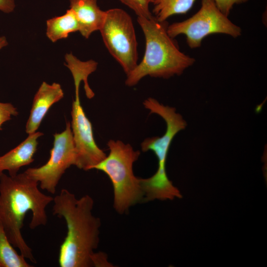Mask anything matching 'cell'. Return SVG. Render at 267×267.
Wrapping results in <instances>:
<instances>
[{"label":"cell","instance_id":"5","mask_svg":"<svg viewBox=\"0 0 267 267\" xmlns=\"http://www.w3.org/2000/svg\"><path fill=\"white\" fill-rule=\"evenodd\" d=\"M107 146L109 154L91 169L101 171L108 176L113 187L114 208L122 214L143 200L139 178L134 176L133 169L140 152L120 140H110Z\"/></svg>","mask_w":267,"mask_h":267},{"label":"cell","instance_id":"9","mask_svg":"<svg viewBox=\"0 0 267 267\" xmlns=\"http://www.w3.org/2000/svg\"><path fill=\"white\" fill-rule=\"evenodd\" d=\"M73 77L75 96L72 103L71 127L77 153L75 166L80 169L88 171L91 170L106 155L96 144L91 123L80 103L79 87L81 81H84V78L79 74Z\"/></svg>","mask_w":267,"mask_h":267},{"label":"cell","instance_id":"7","mask_svg":"<svg viewBox=\"0 0 267 267\" xmlns=\"http://www.w3.org/2000/svg\"><path fill=\"white\" fill-rule=\"evenodd\" d=\"M104 44L127 75L137 65V43L131 16L114 8L106 11L99 30Z\"/></svg>","mask_w":267,"mask_h":267},{"label":"cell","instance_id":"14","mask_svg":"<svg viewBox=\"0 0 267 267\" xmlns=\"http://www.w3.org/2000/svg\"><path fill=\"white\" fill-rule=\"evenodd\" d=\"M196 0H155L153 3V16L159 22H165L169 17L187 13Z\"/></svg>","mask_w":267,"mask_h":267},{"label":"cell","instance_id":"20","mask_svg":"<svg viewBox=\"0 0 267 267\" xmlns=\"http://www.w3.org/2000/svg\"><path fill=\"white\" fill-rule=\"evenodd\" d=\"M15 7V0H0V11L5 13L12 12Z\"/></svg>","mask_w":267,"mask_h":267},{"label":"cell","instance_id":"12","mask_svg":"<svg viewBox=\"0 0 267 267\" xmlns=\"http://www.w3.org/2000/svg\"><path fill=\"white\" fill-rule=\"evenodd\" d=\"M70 9L74 12L79 24V32L86 39L100 29L106 11L98 6L97 0H69Z\"/></svg>","mask_w":267,"mask_h":267},{"label":"cell","instance_id":"19","mask_svg":"<svg viewBox=\"0 0 267 267\" xmlns=\"http://www.w3.org/2000/svg\"><path fill=\"white\" fill-rule=\"evenodd\" d=\"M91 261L93 267H110L109 264L107 261V257L104 253L101 252L94 253L91 257Z\"/></svg>","mask_w":267,"mask_h":267},{"label":"cell","instance_id":"4","mask_svg":"<svg viewBox=\"0 0 267 267\" xmlns=\"http://www.w3.org/2000/svg\"><path fill=\"white\" fill-rule=\"evenodd\" d=\"M143 104L150 111V114L159 115L166 124V132L162 136L146 138L141 144L142 151H152L158 160V168L154 175L146 178H139L143 201L180 198L182 196L180 191L167 176L166 164L172 140L179 131L185 128L186 122L180 114L176 112L175 108L164 105L153 98H147Z\"/></svg>","mask_w":267,"mask_h":267},{"label":"cell","instance_id":"8","mask_svg":"<svg viewBox=\"0 0 267 267\" xmlns=\"http://www.w3.org/2000/svg\"><path fill=\"white\" fill-rule=\"evenodd\" d=\"M53 146L47 162L37 168H30L24 173L40 184L41 188L51 194L56 192L57 186L66 170L75 165L77 153L71 124L66 123L65 129L53 135Z\"/></svg>","mask_w":267,"mask_h":267},{"label":"cell","instance_id":"10","mask_svg":"<svg viewBox=\"0 0 267 267\" xmlns=\"http://www.w3.org/2000/svg\"><path fill=\"white\" fill-rule=\"evenodd\" d=\"M60 85H50L43 82L35 94L30 115L26 125V132L29 134L37 131L51 106L63 97Z\"/></svg>","mask_w":267,"mask_h":267},{"label":"cell","instance_id":"1","mask_svg":"<svg viewBox=\"0 0 267 267\" xmlns=\"http://www.w3.org/2000/svg\"><path fill=\"white\" fill-rule=\"evenodd\" d=\"M38 182L26 173L14 176L4 173L0 176V220L7 237L20 254L36 263L32 249L24 240L21 232L26 214H32L29 227L31 229L46 225V208L53 197L45 195L38 188Z\"/></svg>","mask_w":267,"mask_h":267},{"label":"cell","instance_id":"17","mask_svg":"<svg viewBox=\"0 0 267 267\" xmlns=\"http://www.w3.org/2000/svg\"><path fill=\"white\" fill-rule=\"evenodd\" d=\"M18 114L16 108L12 104L0 102V130L4 123L9 120L11 116H16Z\"/></svg>","mask_w":267,"mask_h":267},{"label":"cell","instance_id":"6","mask_svg":"<svg viewBox=\"0 0 267 267\" xmlns=\"http://www.w3.org/2000/svg\"><path fill=\"white\" fill-rule=\"evenodd\" d=\"M167 31L173 39L184 35L191 48L200 46L203 40L211 34H224L233 38L241 34V28L220 10L214 0H201V7L195 14L168 26Z\"/></svg>","mask_w":267,"mask_h":267},{"label":"cell","instance_id":"11","mask_svg":"<svg viewBox=\"0 0 267 267\" xmlns=\"http://www.w3.org/2000/svg\"><path fill=\"white\" fill-rule=\"evenodd\" d=\"M43 135L40 132L29 134L23 142L9 152L0 156V176L7 171L9 175L14 176L20 169L32 163L37 151L38 138Z\"/></svg>","mask_w":267,"mask_h":267},{"label":"cell","instance_id":"16","mask_svg":"<svg viewBox=\"0 0 267 267\" xmlns=\"http://www.w3.org/2000/svg\"><path fill=\"white\" fill-rule=\"evenodd\" d=\"M134 11L137 17L150 18L153 17L150 11L149 0H119Z\"/></svg>","mask_w":267,"mask_h":267},{"label":"cell","instance_id":"13","mask_svg":"<svg viewBox=\"0 0 267 267\" xmlns=\"http://www.w3.org/2000/svg\"><path fill=\"white\" fill-rule=\"evenodd\" d=\"M46 24V35L53 43L67 38L70 33L79 29L76 17L70 8L61 16L48 19Z\"/></svg>","mask_w":267,"mask_h":267},{"label":"cell","instance_id":"2","mask_svg":"<svg viewBox=\"0 0 267 267\" xmlns=\"http://www.w3.org/2000/svg\"><path fill=\"white\" fill-rule=\"evenodd\" d=\"M52 214L63 218L66 236L58 255L60 267H93L91 257L99 242L100 219L93 215L94 201L85 195L78 199L67 189L53 197Z\"/></svg>","mask_w":267,"mask_h":267},{"label":"cell","instance_id":"21","mask_svg":"<svg viewBox=\"0 0 267 267\" xmlns=\"http://www.w3.org/2000/svg\"><path fill=\"white\" fill-rule=\"evenodd\" d=\"M7 44L8 42L6 37L4 36H0V50L7 46Z\"/></svg>","mask_w":267,"mask_h":267},{"label":"cell","instance_id":"22","mask_svg":"<svg viewBox=\"0 0 267 267\" xmlns=\"http://www.w3.org/2000/svg\"><path fill=\"white\" fill-rule=\"evenodd\" d=\"M155 0H149V1L150 3H153L154 1H155Z\"/></svg>","mask_w":267,"mask_h":267},{"label":"cell","instance_id":"18","mask_svg":"<svg viewBox=\"0 0 267 267\" xmlns=\"http://www.w3.org/2000/svg\"><path fill=\"white\" fill-rule=\"evenodd\" d=\"M248 0H214L220 10L228 16L233 5L247 1Z\"/></svg>","mask_w":267,"mask_h":267},{"label":"cell","instance_id":"15","mask_svg":"<svg viewBox=\"0 0 267 267\" xmlns=\"http://www.w3.org/2000/svg\"><path fill=\"white\" fill-rule=\"evenodd\" d=\"M9 241L0 220V267H31Z\"/></svg>","mask_w":267,"mask_h":267},{"label":"cell","instance_id":"3","mask_svg":"<svg viewBox=\"0 0 267 267\" xmlns=\"http://www.w3.org/2000/svg\"><path fill=\"white\" fill-rule=\"evenodd\" d=\"M137 21L144 36L145 52L141 62L127 75V86L136 85L146 76L167 79L179 75L194 64V58L181 52L168 35L166 21L159 22L153 16L137 17Z\"/></svg>","mask_w":267,"mask_h":267}]
</instances>
